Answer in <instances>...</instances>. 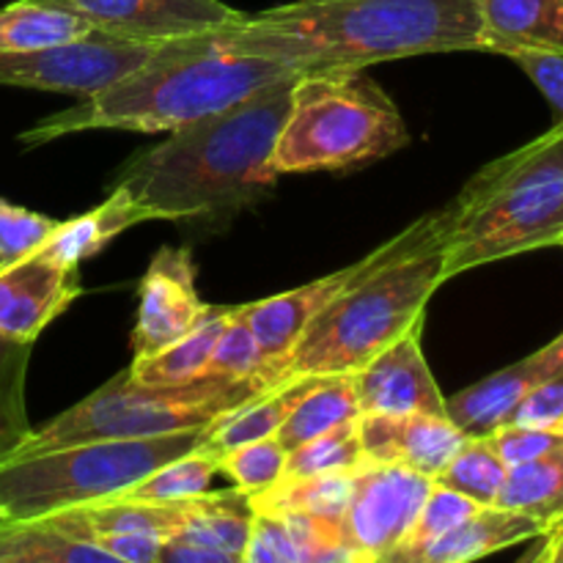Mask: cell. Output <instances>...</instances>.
Segmentation results:
<instances>
[{
  "mask_svg": "<svg viewBox=\"0 0 563 563\" xmlns=\"http://www.w3.org/2000/svg\"><path fill=\"white\" fill-rule=\"evenodd\" d=\"M159 47L163 44L124 42L93 31L69 44L0 53V86L88 97L146 64Z\"/></svg>",
  "mask_w": 563,
  "mask_h": 563,
  "instance_id": "10",
  "label": "cell"
},
{
  "mask_svg": "<svg viewBox=\"0 0 563 563\" xmlns=\"http://www.w3.org/2000/svg\"><path fill=\"white\" fill-rule=\"evenodd\" d=\"M317 379L319 377H311V374H289L278 385L258 394L256 399L220 416L218 421L203 429L201 451L209 456H223L240 445L275 434L284 427L297 401L317 385Z\"/></svg>",
  "mask_w": 563,
  "mask_h": 563,
  "instance_id": "20",
  "label": "cell"
},
{
  "mask_svg": "<svg viewBox=\"0 0 563 563\" xmlns=\"http://www.w3.org/2000/svg\"><path fill=\"white\" fill-rule=\"evenodd\" d=\"M449 207L410 251L341 291L306 328L291 350L286 374H355L394 341L423 324L427 302L445 284Z\"/></svg>",
  "mask_w": 563,
  "mask_h": 563,
  "instance_id": "5",
  "label": "cell"
},
{
  "mask_svg": "<svg viewBox=\"0 0 563 563\" xmlns=\"http://www.w3.org/2000/svg\"><path fill=\"white\" fill-rule=\"evenodd\" d=\"M548 531V526L520 511L484 506L443 537L421 548H396L377 563H473L515 544L533 542Z\"/></svg>",
  "mask_w": 563,
  "mask_h": 563,
  "instance_id": "18",
  "label": "cell"
},
{
  "mask_svg": "<svg viewBox=\"0 0 563 563\" xmlns=\"http://www.w3.org/2000/svg\"><path fill=\"white\" fill-rule=\"evenodd\" d=\"M82 16L97 33L137 44L201 36L242 20L223 0H44Z\"/></svg>",
  "mask_w": 563,
  "mask_h": 563,
  "instance_id": "12",
  "label": "cell"
},
{
  "mask_svg": "<svg viewBox=\"0 0 563 563\" xmlns=\"http://www.w3.org/2000/svg\"><path fill=\"white\" fill-rule=\"evenodd\" d=\"M207 377H225V379H256L264 385H278L269 368L267 355L258 344L256 333L247 324L245 308L234 306L231 317L225 319V328L214 344L212 361H209Z\"/></svg>",
  "mask_w": 563,
  "mask_h": 563,
  "instance_id": "32",
  "label": "cell"
},
{
  "mask_svg": "<svg viewBox=\"0 0 563 563\" xmlns=\"http://www.w3.org/2000/svg\"><path fill=\"white\" fill-rule=\"evenodd\" d=\"M88 542L99 544V548L108 550L110 555L124 563H157L165 539L154 537V533H99Z\"/></svg>",
  "mask_w": 563,
  "mask_h": 563,
  "instance_id": "41",
  "label": "cell"
},
{
  "mask_svg": "<svg viewBox=\"0 0 563 563\" xmlns=\"http://www.w3.org/2000/svg\"><path fill=\"white\" fill-rule=\"evenodd\" d=\"M5 520V511L3 509H0V522H3Z\"/></svg>",
  "mask_w": 563,
  "mask_h": 563,
  "instance_id": "45",
  "label": "cell"
},
{
  "mask_svg": "<svg viewBox=\"0 0 563 563\" xmlns=\"http://www.w3.org/2000/svg\"><path fill=\"white\" fill-rule=\"evenodd\" d=\"M55 225L58 220L0 198V267L33 256L49 240Z\"/></svg>",
  "mask_w": 563,
  "mask_h": 563,
  "instance_id": "36",
  "label": "cell"
},
{
  "mask_svg": "<svg viewBox=\"0 0 563 563\" xmlns=\"http://www.w3.org/2000/svg\"><path fill=\"white\" fill-rule=\"evenodd\" d=\"M80 297L77 267L33 253L0 267V335L33 344Z\"/></svg>",
  "mask_w": 563,
  "mask_h": 563,
  "instance_id": "15",
  "label": "cell"
},
{
  "mask_svg": "<svg viewBox=\"0 0 563 563\" xmlns=\"http://www.w3.org/2000/svg\"><path fill=\"white\" fill-rule=\"evenodd\" d=\"M495 506L520 511L548 528L559 526L563 520V445L539 460L509 467Z\"/></svg>",
  "mask_w": 563,
  "mask_h": 563,
  "instance_id": "27",
  "label": "cell"
},
{
  "mask_svg": "<svg viewBox=\"0 0 563 563\" xmlns=\"http://www.w3.org/2000/svg\"><path fill=\"white\" fill-rule=\"evenodd\" d=\"M563 240V119L484 165L449 203L445 280Z\"/></svg>",
  "mask_w": 563,
  "mask_h": 563,
  "instance_id": "4",
  "label": "cell"
},
{
  "mask_svg": "<svg viewBox=\"0 0 563 563\" xmlns=\"http://www.w3.org/2000/svg\"><path fill=\"white\" fill-rule=\"evenodd\" d=\"M421 330L423 324L412 328L352 374L361 416H445V396L421 352Z\"/></svg>",
  "mask_w": 563,
  "mask_h": 563,
  "instance_id": "14",
  "label": "cell"
},
{
  "mask_svg": "<svg viewBox=\"0 0 563 563\" xmlns=\"http://www.w3.org/2000/svg\"><path fill=\"white\" fill-rule=\"evenodd\" d=\"M561 245H563V242H561Z\"/></svg>",
  "mask_w": 563,
  "mask_h": 563,
  "instance_id": "46",
  "label": "cell"
},
{
  "mask_svg": "<svg viewBox=\"0 0 563 563\" xmlns=\"http://www.w3.org/2000/svg\"><path fill=\"white\" fill-rule=\"evenodd\" d=\"M93 33L82 16L44 0H14L0 9V53H31V49L69 44Z\"/></svg>",
  "mask_w": 563,
  "mask_h": 563,
  "instance_id": "25",
  "label": "cell"
},
{
  "mask_svg": "<svg viewBox=\"0 0 563 563\" xmlns=\"http://www.w3.org/2000/svg\"><path fill=\"white\" fill-rule=\"evenodd\" d=\"M357 416H361V407H357L352 374H328V377H319L317 385L297 401L275 438L286 451H295L297 445L330 432L339 423L355 421Z\"/></svg>",
  "mask_w": 563,
  "mask_h": 563,
  "instance_id": "26",
  "label": "cell"
},
{
  "mask_svg": "<svg viewBox=\"0 0 563 563\" xmlns=\"http://www.w3.org/2000/svg\"><path fill=\"white\" fill-rule=\"evenodd\" d=\"M434 223V212L423 214L421 220L405 229L401 234L390 236L385 245L374 247L368 256H363L361 262L350 264L344 269H335V273L324 275V278L313 280V284L300 286V289L284 291V295L267 297V300L258 302H242L245 308L247 324L256 333L258 344H262L264 355H267L269 368L278 379L289 377L286 374V363H289L291 350L300 341V335L306 333L308 324L341 295V291L352 289L355 284H361L363 278L379 269L383 264H388L390 258H396L399 253L410 251Z\"/></svg>",
  "mask_w": 563,
  "mask_h": 563,
  "instance_id": "9",
  "label": "cell"
},
{
  "mask_svg": "<svg viewBox=\"0 0 563 563\" xmlns=\"http://www.w3.org/2000/svg\"><path fill=\"white\" fill-rule=\"evenodd\" d=\"M544 563H563V520L548 531V561Z\"/></svg>",
  "mask_w": 563,
  "mask_h": 563,
  "instance_id": "43",
  "label": "cell"
},
{
  "mask_svg": "<svg viewBox=\"0 0 563 563\" xmlns=\"http://www.w3.org/2000/svg\"><path fill=\"white\" fill-rule=\"evenodd\" d=\"M487 440L498 451L500 460L506 462V467L533 462L563 445L561 432H550V429L537 427H517V423H506V427L495 429L493 434H487Z\"/></svg>",
  "mask_w": 563,
  "mask_h": 563,
  "instance_id": "37",
  "label": "cell"
},
{
  "mask_svg": "<svg viewBox=\"0 0 563 563\" xmlns=\"http://www.w3.org/2000/svg\"><path fill=\"white\" fill-rule=\"evenodd\" d=\"M0 563H124L47 520L0 522Z\"/></svg>",
  "mask_w": 563,
  "mask_h": 563,
  "instance_id": "24",
  "label": "cell"
},
{
  "mask_svg": "<svg viewBox=\"0 0 563 563\" xmlns=\"http://www.w3.org/2000/svg\"><path fill=\"white\" fill-rule=\"evenodd\" d=\"M286 456H289V451L278 443L275 434H269V438L240 445V449L218 456V473L229 478L231 487L242 489L253 498V495L264 493L284 478Z\"/></svg>",
  "mask_w": 563,
  "mask_h": 563,
  "instance_id": "34",
  "label": "cell"
},
{
  "mask_svg": "<svg viewBox=\"0 0 563 563\" xmlns=\"http://www.w3.org/2000/svg\"><path fill=\"white\" fill-rule=\"evenodd\" d=\"M218 47L300 75L355 71L427 53L482 49L476 0H297L209 31Z\"/></svg>",
  "mask_w": 563,
  "mask_h": 563,
  "instance_id": "1",
  "label": "cell"
},
{
  "mask_svg": "<svg viewBox=\"0 0 563 563\" xmlns=\"http://www.w3.org/2000/svg\"><path fill=\"white\" fill-rule=\"evenodd\" d=\"M363 456L374 465H401L438 478L465 443L445 416H357Z\"/></svg>",
  "mask_w": 563,
  "mask_h": 563,
  "instance_id": "17",
  "label": "cell"
},
{
  "mask_svg": "<svg viewBox=\"0 0 563 563\" xmlns=\"http://www.w3.org/2000/svg\"><path fill=\"white\" fill-rule=\"evenodd\" d=\"M563 368V333L533 355L489 374L482 383L460 390L445 399V416L465 438H487L495 429L506 427L520 407V401L537 385L559 374Z\"/></svg>",
  "mask_w": 563,
  "mask_h": 563,
  "instance_id": "16",
  "label": "cell"
},
{
  "mask_svg": "<svg viewBox=\"0 0 563 563\" xmlns=\"http://www.w3.org/2000/svg\"><path fill=\"white\" fill-rule=\"evenodd\" d=\"M253 520H256V511H253L251 495L242 489L231 487L220 493H203L187 498L185 526L176 533V539L242 559Z\"/></svg>",
  "mask_w": 563,
  "mask_h": 563,
  "instance_id": "22",
  "label": "cell"
},
{
  "mask_svg": "<svg viewBox=\"0 0 563 563\" xmlns=\"http://www.w3.org/2000/svg\"><path fill=\"white\" fill-rule=\"evenodd\" d=\"M366 465L363 456L361 434L355 421L339 423L330 432L308 440L289 451L284 467V478H308V476H330V473H355Z\"/></svg>",
  "mask_w": 563,
  "mask_h": 563,
  "instance_id": "31",
  "label": "cell"
},
{
  "mask_svg": "<svg viewBox=\"0 0 563 563\" xmlns=\"http://www.w3.org/2000/svg\"><path fill=\"white\" fill-rule=\"evenodd\" d=\"M355 489V473H330V476L280 478L264 493L253 495L256 515H313L341 520Z\"/></svg>",
  "mask_w": 563,
  "mask_h": 563,
  "instance_id": "28",
  "label": "cell"
},
{
  "mask_svg": "<svg viewBox=\"0 0 563 563\" xmlns=\"http://www.w3.org/2000/svg\"><path fill=\"white\" fill-rule=\"evenodd\" d=\"M432 487V478L410 467L374 462L357 467L355 489L341 517L346 548L357 563H377L399 548Z\"/></svg>",
  "mask_w": 563,
  "mask_h": 563,
  "instance_id": "11",
  "label": "cell"
},
{
  "mask_svg": "<svg viewBox=\"0 0 563 563\" xmlns=\"http://www.w3.org/2000/svg\"><path fill=\"white\" fill-rule=\"evenodd\" d=\"M273 385L256 379L201 377L185 385H141L130 368L77 401L60 416L31 429L25 440L5 456H31L97 440H141L163 434L203 432L209 423Z\"/></svg>",
  "mask_w": 563,
  "mask_h": 563,
  "instance_id": "7",
  "label": "cell"
},
{
  "mask_svg": "<svg viewBox=\"0 0 563 563\" xmlns=\"http://www.w3.org/2000/svg\"><path fill=\"white\" fill-rule=\"evenodd\" d=\"M148 212L124 190H110V196L97 209L77 218L58 220L49 240L36 253L64 264V267H80L86 258L97 256L102 247L126 229L137 223H146Z\"/></svg>",
  "mask_w": 563,
  "mask_h": 563,
  "instance_id": "21",
  "label": "cell"
},
{
  "mask_svg": "<svg viewBox=\"0 0 563 563\" xmlns=\"http://www.w3.org/2000/svg\"><path fill=\"white\" fill-rule=\"evenodd\" d=\"M544 561H548V533L539 539H533L531 548H528L515 563H544Z\"/></svg>",
  "mask_w": 563,
  "mask_h": 563,
  "instance_id": "44",
  "label": "cell"
},
{
  "mask_svg": "<svg viewBox=\"0 0 563 563\" xmlns=\"http://www.w3.org/2000/svg\"><path fill=\"white\" fill-rule=\"evenodd\" d=\"M242 563H300L295 555V548L289 542L284 522L278 517L256 515L253 520L251 539L242 553Z\"/></svg>",
  "mask_w": 563,
  "mask_h": 563,
  "instance_id": "39",
  "label": "cell"
},
{
  "mask_svg": "<svg viewBox=\"0 0 563 563\" xmlns=\"http://www.w3.org/2000/svg\"><path fill=\"white\" fill-rule=\"evenodd\" d=\"M484 53L517 49L563 55V0H476Z\"/></svg>",
  "mask_w": 563,
  "mask_h": 563,
  "instance_id": "19",
  "label": "cell"
},
{
  "mask_svg": "<svg viewBox=\"0 0 563 563\" xmlns=\"http://www.w3.org/2000/svg\"><path fill=\"white\" fill-rule=\"evenodd\" d=\"M515 60L533 86L548 97L553 110L563 119V55L561 53H539V49H517V53L506 55Z\"/></svg>",
  "mask_w": 563,
  "mask_h": 563,
  "instance_id": "40",
  "label": "cell"
},
{
  "mask_svg": "<svg viewBox=\"0 0 563 563\" xmlns=\"http://www.w3.org/2000/svg\"><path fill=\"white\" fill-rule=\"evenodd\" d=\"M410 143L405 119L379 82L355 71L297 77L275 141V174L344 170L390 157Z\"/></svg>",
  "mask_w": 563,
  "mask_h": 563,
  "instance_id": "6",
  "label": "cell"
},
{
  "mask_svg": "<svg viewBox=\"0 0 563 563\" xmlns=\"http://www.w3.org/2000/svg\"><path fill=\"white\" fill-rule=\"evenodd\" d=\"M478 509H484V506H478L476 500L465 498V495L454 493V489H445L440 487V484H434L432 493L427 495L416 522H412V528L407 531V537L401 539L399 548H421V544L432 542V539L443 537V533H449L451 528L465 522L467 517L476 515Z\"/></svg>",
  "mask_w": 563,
  "mask_h": 563,
  "instance_id": "35",
  "label": "cell"
},
{
  "mask_svg": "<svg viewBox=\"0 0 563 563\" xmlns=\"http://www.w3.org/2000/svg\"><path fill=\"white\" fill-rule=\"evenodd\" d=\"M157 563H242L236 555L220 553V550L201 548V544H190L185 539H165L159 548Z\"/></svg>",
  "mask_w": 563,
  "mask_h": 563,
  "instance_id": "42",
  "label": "cell"
},
{
  "mask_svg": "<svg viewBox=\"0 0 563 563\" xmlns=\"http://www.w3.org/2000/svg\"><path fill=\"white\" fill-rule=\"evenodd\" d=\"M203 432L141 440H97L31 456L0 460V509L5 520H42L126 493L157 467L190 454Z\"/></svg>",
  "mask_w": 563,
  "mask_h": 563,
  "instance_id": "8",
  "label": "cell"
},
{
  "mask_svg": "<svg viewBox=\"0 0 563 563\" xmlns=\"http://www.w3.org/2000/svg\"><path fill=\"white\" fill-rule=\"evenodd\" d=\"M214 473H218V456L203 454L201 445H198L190 454L148 473L143 482H137L135 487L115 495V498L146 500V504H179V500L209 493Z\"/></svg>",
  "mask_w": 563,
  "mask_h": 563,
  "instance_id": "30",
  "label": "cell"
},
{
  "mask_svg": "<svg viewBox=\"0 0 563 563\" xmlns=\"http://www.w3.org/2000/svg\"><path fill=\"white\" fill-rule=\"evenodd\" d=\"M506 473L509 467L487 438H467L460 451L451 456L449 465L440 471L434 484L454 489V493L476 500L478 506H495L500 489H504Z\"/></svg>",
  "mask_w": 563,
  "mask_h": 563,
  "instance_id": "29",
  "label": "cell"
},
{
  "mask_svg": "<svg viewBox=\"0 0 563 563\" xmlns=\"http://www.w3.org/2000/svg\"><path fill=\"white\" fill-rule=\"evenodd\" d=\"M33 344L0 335V460L31 434L25 407V379Z\"/></svg>",
  "mask_w": 563,
  "mask_h": 563,
  "instance_id": "33",
  "label": "cell"
},
{
  "mask_svg": "<svg viewBox=\"0 0 563 563\" xmlns=\"http://www.w3.org/2000/svg\"><path fill=\"white\" fill-rule=\"evenodd\" d=\"M209 302L196 286V264L187 247H159L137 286V322L132 328V361L157 355L159 350L190 333Z\"/></svg>",
  "mask_w": 563,
  "mask_h": 563,
  "instance_id": "13",
  "label": "cell"
},
{
  "mask_svg": "<svg viewBox=\"0 0 563 563\" xmlns=\"http://www.w3.org/2000/svg\"><path fill=\"white\" fill-rule=\"evenodd\" d=\"M231 311L234 306H207V313L190 333L159 350L157 355L132 361V379L141 385H185L207 377L214 344H218Z\"/></svg>",
  "mask_w": 563,
  "mask_h": 563,
  "instance_id": "23",
  "label": "cell"
},
{
  "mask_svg": "<svg viewBox=\"0 0 563 563\" xmlns=\"http://www.w3.org/2000/svg\"><path fill=\"white\" fill-rule=\"evenodd\" d=\"M561 242H563V240H561Z\"/></svg>",
  "mask_w": 563,
  "mask_h": 563,
  "instance_id": "47",
  "label": "cell"
},
{
  "mask_svg": "<svg viewBox=\"0 0 563 563\" xmlns=\"http://www.w3.org/2000/svg\"><path fill=\"white\" fill-rule=\"evenodd\" d=\"M509 423L550 429L563 434V368L531 390L515 410Z\"/></svg>",
  "mask_w": 563,
  "mask_h": 563,
  "instance_id": "38",
  "label": "cell"
},
{
  "mask_svg": "<svg viewBox=\"0 0 563 563\" xmlns=\"http://www.w3.org/2000/svg\"><path fill=\"white\" fill-rule=\"evenodd\" d=\"M295 82L297 77L278 80L170 132L159 146L132 154L108 187L130 192L152 220L234 218L278 181L273 152Z\"/></svg>",
  "mask_w": 563,
  "mask_h": 563,
  "instance_id": "2",
  "label": "cell"
},
{
  "mask_svg": "<svg viewBox=\"0 0 563 563\" xmlns=\"http://www.w3.org/2000/svg\"><path fill=\"white\" fill-rule=\"evenodd\" d=\"M289 77L300 71L278 60L229 53L207 33L174 38L137 69L36 121L20 143L36 148L88 130L176 132Z\"/></svg>",
  "mask_w": 563,
  "mask_h": 563,
  "instance_id": "3",
  "label": "cell"
}]
</instances>
